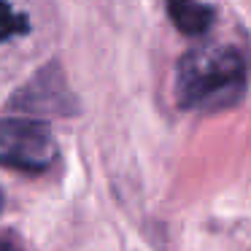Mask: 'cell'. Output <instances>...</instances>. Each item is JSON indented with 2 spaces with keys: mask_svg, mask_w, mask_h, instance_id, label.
<instances>
[{
  "mask_svg": "<svg viewBox=\"0 0 251 251\" xmlns=\"http://www.w3.org/2000/svg\"><path fill=\"white\" fill-rule=\"evenodd\" d=\"M246 92L249 62L232 46H195L176 65V100L186 111L222 114L243 103Z\"/></svg>",
  "mask_w": 251,
  "mask_h": 251,
  "instance_id": "cell-1",
  "label": "cell"
},
{
  "mask_svg": "<svg viewBox=\"0 0 251 251\" xmlns=\"http://www.w3.org/2000/svg\"><path fill=\"white\" fill-rule=\"evenodd\" d=\"M27 33H30L27 14L14 8V3H8V0H0V44L22 38V35H27Z\"/></svg>",
  "mask_w": 251,
  "mask_h": 251,
  "instance_id": "cell-5",
  "label": "cell"
},
{
  "mask_svg": "<svg viewBox=\"0 0 251 251\" xmlns=\"http://www.w3.org/2000/svg\"><path fill=\"white\" fill-rule=\"evenodd\" d=\"M76 108L78 105L57 65H44L11 100V111H22L27 116H71Z\"/></svg>",
  "mask_w": 251,
  "mask_h": 251,
  "instance_id": "cell-3",
  "label": "cell"
},
{
  "mask_svg": "<svg viewBox=\"0 0 251 251\" xmlns=\"http://www.w3.org/2000/svg\"><path fill=\"white\" fill-rule=\"evenodd\" d=\"M165 6H168L170 22L186 38L205 35L216 19V8L202 3V0H165Z\"/></svg>",
  "mask_w": 251,
  "mask_h": 251,
  "instance_id": "cell-4",
  "label": "cell"
},
{
  "mask_svg": "<svg viewBox=\"0 0 251 251\" xmlns=\"http://www.w3.org/2000/svg\"><path fill=\"white\" fill-rule=\"evenodd\" d=\"M0 251H22L14 240H8V238H0Z\"/></svg>",
  "mask_w": 251,
  "mask_h": 251,
  "instance_id": "cell-6",
  "label": "cell"
},
{
  "mask_svg": "<svg viewBox=\"0 0 251 251\" xmlns=\"http://www.w3.org/2000/svg\"><path fill=\"white\" fill-rule=\"evenodd\" d=\"M60 157L57 138L30 116L0 119V165L19 173H46Z\"/></svg>",
  "mask_w": 251,
  "mask_h": 251,
  "instance_id": "cell-2",
  "label": "cell"
}]
</instances>
